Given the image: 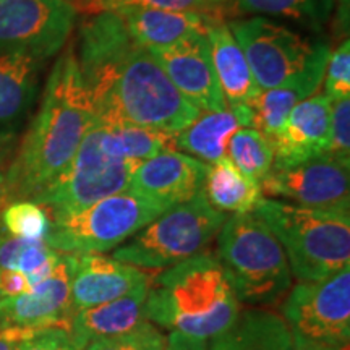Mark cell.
<instances>
[{"label": "cell", "mask_w": 350, "mask_h": 350, "mask_svg": "<svg viewBox=\"0 0 350 350\" xmlns=\"http://www.w3.org/2000/svg\"><path fill=\"white\" fill-rule=\"evenodd\" d=\"M203 193L216 211L232 216L253 213L262 198L260 183L240 172L229 157L208 164Z\"/></svg>", "instance_id": "cell-25"}, {"label": "cell", "mask_w": 350, "mask_h": 350, "mask_svg": "<svg viewBox=\"0 0 350 350\" xmlns=\"http://www.w3.org/2000/svg\"><path fill=\"white\" fill-rule=\"evenodd\" d=\"M38 329H26L20 326H3L0 327V350H16L21 340L31 336Z\"/></svg>", "instance_id": "cell-37"}, {"label": "cell", "mask_w": 350, "mask_h": 350, "mask_svg": "<svg viewBox=\"0 0 350 350\" xmlns=\"http://www.w3.org/2000/svg\"><path fill=\"white\" fill-rule=\"evenodd\" d=\"M93 120V98L70 47L52 67L39 111L8 165L0 206L36 200L72 163Z\"/></svg>", "instance_id": "cell-1"}, {"label": "cell", "mask_w": 350, "mask_h": 350, "mask_svg": "<svg viewBox=\"0 0 350 350\" xmlns=\"http://www.w3.org/2000/svg\"><path fill=\"white\" fill-rule=\"evenodd\" d=\"M227 219L203 191L174 204L122 243L112 258L142 269H165L196 255L216 237Z\"/></svg>", "instance_id": "cell-6"}, {"label": "cell", "mask_w": 350, "mask_h": 350, "mask_svg": "<svg viewBox=\"0 0 350 350\" xmlns=\"http://www.w3.org/2000/svg\"><path fill=\"white\" fill-rule=\"evenodd\" d=\"M72 255L62 253L59 266L44 281L25 294L0 300V327L20 326L26 329L60 327L68 331L73 317L70 299Z\"/></svg>", "instance_id": "cell-14"}, {"label": "cell", "mask_w": 350, "mask_h": 350, "mask_svg": "<svg viewBox=\"0 0 350 350\" xmlns=\"http://www.w3.org/2000/svg\"><path fill=\"white\" fill-rule=\"evenodd\" d=\"M124 20L131 39L144 47L156 51L175 46L195 34L204 33L206 16L196 13L167 12L146 7L116 8Z\"/></svg>", "instance_id": "cell-22"}, {"label": "cell", "mask_w": 350, "mask_h": 350, "mask_svg": "<svg viewBox=\"0 0 350 350\" xmlns=\"http://www.w3.org/2000/svg\"><path fill=\"white\" fill-rule=\"evenodd\" d=\"M0 227L10 237L41 240L51 227L47 209L31 200H16L3 204L0 211Z\"/></svg>", "instance_id": "cell-31"}, {"label": "cell", "mask_w": 350, "mask_h": 350, "mask_svg": "<svg viewBox=\"0 0 350 350\" xmlns=\"http://www.w3.org/2000/svg\"><path fill=\"white\" fill-rule=\"evenodd\" d=\"M137 42L116 10L88 12L78 31V67L85 80L94 109L106 98L109 88L116 80L122 64L125 62Z\"/></svg>", "instance_id": "cell-13"}, {"label": "cell", "mask_w": 350, "mask_h": 350, "mask_svg": "<svg viewBox=\"0 0 350 350\" xmlns=\"http://www.w3.org/2000/svg\"><path fill=\"white\" fill-rule=\"evenodd\" d=\"M77 15L72 0H0V55L46 62L68 42Z\"/></svg>", "instance_id": "cell-11"}, {"label": "cell", "mask_w": 350, "mask_h": 350, "mask_svg": "<svg viewBox=\"0 0 350 350\" xmlns=\"http://www.w3.org/2000/svg\"><path fill=\"white\" fill-rule=\"evenodd\" d=\"M13 143H15V138L0 139V187H2L3 178H5V174H7V169L13 159V156H12Z\"/></svg>", "instance_id": "cell-39"}, {"label": "cell", "mask_w": 350, "mask_h": 350, "mask_svg": "<svg viewBox=\"0 0 350 350\" xmlns=\"http://www.w3.org/2000/svg\"><path fill=\"white\" fill-rule=\"evenodd\" d=\"M96 120L100 129V146L117 159L138 164L157 152L175 150V135L125 122Z\"/></svg>", "instance_id": "cell-27"}, {"label": "cell", "mask_w": 350, "mask_h": 350, "mask_svg": "<svg viewBox=\"0 0 350 350\" xmlns=\"http://www.w3.org/2000/svg\"><path fill=\"white\" fill-rule=\"evenodd\" d=\"M151 52L183 98L200 112L227 109L213 67L206 34H195L175 46Z\"/></svg>", "instance_id": "cell-15"}, {"label": "cell", "mask_w": 350, "mask_h": 350, "mask_svg": "<svg viewBox=\"0 0 350 350\" xmlns=\"http://www.w3.org/2000/svg\"><path fill=\"white\" fill-rule=\"evenodd\" d=\"M204 34L227 107L237 116L242 126H250V107L261 91L256 86L242 47L235 41L224 18L206 16Z\"/></svg>", "instance_id": "cell-18"}, {"label": "cell", "mask_w": 350, "mask_h": 350, "mask_svg": "<svg viewBox=\"0 0 350 350\" xmlns=\"http://www.w3.org/2000/svg\"><path fill=\"white\" fill-rule=\"evenodd\" d=\"M336 0H224L229 20L239 15L295 21L319 29L331 18Z\"/></svg>", "instance_id": "cell-28"}, {"label": "cell", "mask_w": 350, "mask_h": 350, "mask_svg": "<svg viewBox=\"0 0 350 350\" xmlns=\"http://www.w3.org/2000/svg\"><path fill=\"white\" fill-rule=\"evenodd\" d=\"M86 2L90 3V5H88V12L93 10V8H94V3H96V0H86ZM73 3H75V0H73Z\"/></svg>", "instance_id": "cell-41"}, {"label": "cell", "mask_w": 350, "mask_h": 350, "mask_svg": "<svg viewBox=\"0 0 350 350\" xmlns=\"http://www.w3.org/2000/svg\"><path fill=\"white\" fill-rule=\"evenodd\" d=\"M216 256L239 301L269 305L292 287L282 245L255 214H234L217 232Z\"/></svg>", "instance_id": "cell-5"}, {"label": "cell", "mask_w": 350, "mask_h": 350, "mask_svg": "<svg viewBox=\"0 0 350 350\" xmlns=\"http://www.w3.org/2000/svg\"><path fill=\"white\" fill-rule=\"evenodd\" d=\"M62 253L54 250L46 239L31 240L0 235V269L18 271L28 275L33 286L44 281L59 266Z\"/></svg>", "instance_id": "cell-29"}, {"label": "cell", "mask_w": 350, "mask_h": 350, "mask_svg": "<svg viewBox=\"0 0 350 350\" xmlns=\"http://www.w3.org/2000/svg\"><path fill=\"white\" fill-rule=\"evenodd\" d=\"M260 91L278 88L295 77L312 59L319 42L266 16L227 20Z\"/></svg>", "instance_id": "cell-10"}, {"label": "cell", "mask_w": 350, "mask_h": 350, "mask_svg": "<svg viewBox=\"0 0 350 350\" xmlns=\"http://www.w3.org/2000/svg\"><path fill=\"white\" fill-rule=\"evenodd\" d=\"M164 350H208V342L187 338V336L177 334V332H169V336L165 338Z\"/></svg>", "instance_id": "cell-38"}, {"label": "cell", "mask_w": 350, "mask_h": 350, "mask_svg": "<svg viewBox=\"0 0 350 350\" xmlns=\"http://www.w3.org/2000/svg\"><path fill=\"white\" fill-rule=\"evenodd\" d=\"M165 209L167 206L157 201L122 191L78 213L52 216L46 242L67 255L107 253L133 237Z\"/></svg>", "instance_id": "cell-7"}, {"label": "cell", "mask_w": 350, "mask_h": 350, "mask_svg": "<svg viewBox=\"0 0 350 350\" xmlns=\"http://www.w3.org/2000/svg\"><path fill=\"white\" fill-rule=\"evenodd\" d=\"M329 54V46L319 42L312 59L295 77L281 86L261 91L250 107V129L261 131L268 138L278 133L292 109L313 96L321 86Z\"/></svg>", "instance_id": "cell-20"}, {"label": "cell", "mask_w": 350, "mask_h": 350, "mask_svg": "<svg viewBox=\"0 0 350 350\" xmlns=\"http://www.w3.org/2000/svg\"><path fill=\"white\" fill-rule=\"evenodd\" d=\"M208 164L175 150L157 152L133 169L129 193L164 206L185 203L203 191Z\"/></svg>", "instance_id": "cell-16"}, {"label": "cell", "mask_w": 350, "mask_h": 350, "mask_svg": "<svg viewBox=\"0 0 350 350\" xmlns=\"http://www.w3.org/2000/svg\"><path fill=\"white\" fill-rule=\"evenodd\" d=\"M260 217L282 245L291 273L300 282H317L350 266V213L297 206L265 198Z\"/></svg>", "instance_id": "cell-3"}, {"label": "cell", "mask_w": 350, "mask_h": 350, "mask_svg": "<svg viewBox=\"0 0 350 350\" xmlns=\"http://www.w3.org/2000/svg\"><path fill=\"white\" fill-rule=\"evenodd\" d=\"M0 235H2V227H0Z\"/></svg>", "instance_id": "cell-43"}, {"label": "cell", "mask_w": 350, "mask_h": 350, "mask_svg": "<svg viewBox=\"0 0 350 350\" xmlns=\"http://www.w3.org/2000/svg\"><path fill=\"white\" fill-rule=\"evenodd\" d=\"M200 113L170 81L152 52L138 44L94 109L99 120L125 122L169 135L180 133Z\"/></svg>", "instance_id": "cell-4"}, {"label": "cell", "mask_w": 350, "mask_h": 350, "mask_svg": "<svg viewBox=\"0 0 350 350\" xmlns=\"http://www.w3.org/2000/svg\"><path fill=\"white\" fill-rule=\"evenodd\" d=\"M119 7H146L167 12L196 13L211 18L229 20L224 0H96L93 10H116ZM91 10V12H93Z\"/></svg>", "instance_id": "cell-32"}, {"label": "cell", "mask_w": 350, "mask_h": 350, "mask_svg": "<svg viewBox=\"0 0 350 350\" xmlns=\"http://www.w3.org/2000/svg\"><path fill=\"white\" fill-rule=\"evenodd\" d=\"M72 2H73V0H72Z\"/></svg>", "instance_id": "cell-44"}, {"label": "cell", "mask_w": 350, "mask_h": 350, "mask_svg": "<svg viewBox=\"0 0 350 350\" xmlns=\"http://www.w3.org/2000/svg\"><path fill=\"white\" fill-rule=\"evenodd\" d=\"M239 314L237 295L209 250L154 275L144 301V317L152 325L206 342L229 329Z\"/></svg>", "instance_id": "cell-2"}, {"label": "cell", "mask_w": 350, "mask_h": 350, "mask_svg": "<svg viewBox=\"0 0 350 350\" xmlns=\"http://www.w3.org/2000/svg\"><path fill=\"white\" fill-rule=\"evenodd\" d=\"M42 60L20 54L0 55V139L16 138L38 99Z\"/></svg>", "instance_id": "cell-21"}, {"label": "cell", "mask_w": 350, "mask_h": 350, "mask_svg": "<svg viewBox=\"0 0 350 350\" xmlns=\"http://www.w3.org/2000/svg\"><path fill=\"white\" fill-rule=\"evenodd\" d=\"M57 350H85V345L77 342V340L73 339L72 336H70L67 332V336H65L62 344L59 345V349H57Z\"/></svg>", "instance_id": "cell-40"}, {"label": "cell", "mask_w": 350, "mask_h": 350, "mask_svg": "<svg viewBox=\"0 0 350 350\" xmlns=\"http://www.w3.org/2000/svg\"><path fill=\"white\" fill-rule=\"evenodd\" d=\"M164 347L165 338L163 332L146 319L125 334L91 340L85 350H164Z\"/></svg>", "instance_id": "cell-33"}, {"label": "cell", "mask_w": 350, "mask_h": 350, "mask_svg": "<svg viewBox=\"0 0 350 350\" xmlns=\"http://www.w3.org/2000/svg\"><path fill=\"white\" fill-rule=\"evenodd\" d=\"M138 164L117 159L103 150L99 122L94 117L72 163L33 201L46 208L49 217L78 213L106 196L129 190L131 172Z\"/></svg>", "instance_id": "cell-9"}, {"label": "cell", "mask_w": 350, "mask_h": 350, "mask_svg": "<svg viewBox=\"0 0 350 350\" xmlns=\"http://www.w3.org/2000/svg\"><path fill=\"white\" fill-rule=\"evenodd\" d=\"M68 331L60 327H46V329L34 331L25 340H21L16 350H57L62 344Z\"/></svg>", "instance_id": "cell-36"}, {"label": "cell", "mask_w": 350, "mask_h": 350, "mask_svg": "<svg viewBox=\"0 0 350 350\" xmlns=\"http://www.w3.org/2000/svg\"><path fill=\"white\" fill-rule=\"evenodd\" d=\"M148 288L150 284L120 299L73 313L68 334L86 347V344L94 339L112 338L135 329L143 321H146L144 301H146Z\"/></svg>", "instance_id": "cell-23"}, {"label": "cell", "mask_w": 350, "mask_h": 350, "mask_svg": "<svg viewBox=\"0 0 350 350\" xmlns=\"http://www.w3.org/2000/svg\"><path fill=\"white\" fill-rule=\"evenodd\" d=\"M150 282L151 275L144 269L103 253L72 255L70 299L73 313L120 299Z\"/></svg>", "instance_id": "cell-17"}, {"label": "cell", "mask_w": 350, "mask_h": 350, "mask_svg": "<svg viewBox=\"0 0 350 350\" xmlns=\"http://www.w3.org/2000/svg\"><path fill=\"white\" fill-rule=\"evenodd\" d=\"M327 154L350 164V99L331 103V124Z\"/></svg>", "instance_id": "cell-35"}, {"label": "cell", "mask_w": 350, "mask_h": 350, "mask_svg": "<svg viewBox=\"0 0 350 350\" xmlns=\"http://www.w3.org/2000/svg\"><path fill=\"white\" fill-rule=\"evenodd\" d=\"M325 94L331 100L349 98L350 94V42L344 39L327 59L325 72Z\"/></svg>", "instance_id": "cell-34"}, {"label": "cell", "mask_w": 350, "mask_h": 350, "mask_svg": "<svg viewBox=\"0 0 350 350\" xmlns=\"http://www.w3.org/2000/svg\"><path fill=\"white\" fill-rule=\"evenodd\" d=\"M294 350H349L350 266L317 282H299L282 306Z\"/></svg>", "instance_id": "cell-8"}, {"label": "cell", "mask_w": 350, "mask_h": 350, "mask_svg": "<svg viewBox=\"0 0 350 350\" xmlns=\"http://www.w3.org/2000/svg\"><path fill=\"white\" fill-rule=\"evenodd\" d=\"M208 342V350H294L284 318L266 310L240 313L229 329Z\"/></svg>", "instance_id": "cell-24"}, {"label": "cell", "mask_w": 350, "mask_h": 350, "mask_svg": "<svg viewBox=\"0 0 350 350\" xmlns=\"http://www.w3.org/2000/svg\"><path fill=\"white\" fill-rule=\"evenodd\" d=\"M350 164L321 152L300 163L273 165L261 190L297 206L350 213Z\"/></svg>", "instance_id": "cell-12"}, {"label": "cell", "mask_w": 350, "mask_h": 350, "mask_svg": "<svg viewBox=\"0 0 350 350\" xmlns=\"http://www.w3.org/2000/svg\"><path fill=\"white\" fill-rule=\"evenodd\" d=\"M331 103L326 94L314 93L292 109L282 129L271 137L273 165H288L327 151Z\"/></svg>", "instance_id": "cell-19"}, {"label": "cell", "mask_w": 350, "mask_h": 350, "mask_svg": "<svg viewBox=\"0 0 350 350\" xmlns=\"http://www.w3.org/2000/svg\"><path fill=\"white\" fill-rule=\"evenodd\" d=\"M243 129L229 107L224 111L204 112L187 129L175 135V148L188 152L203 163L211 164L226 157L232 135Z\"/></svg>", "instance_id": "cell-26"}, {"label": "cell", "mask_w": 350, "mask_h": 350, "mask_svg": "<svg viewBox=\"0 0 350 350\" xmlns=\"http://www.w3.org/2000/svg\"><path fill=\"white\" fill-rule=\"evenodd\" d=\"M227 152L232 164L260 185L273 169L274 150L271 139L250 126H243L232 135Z\"/></svg>", "instance_id": "cell-30"}, {"label": "cell", "mask_w": 350, "mask_h": 350, "mask_svg": "<svg viewBox=\"0 0 350 350\" xmlns=\"http://www.w3.org/2000/svg\"><path fill=\"white\" fill-rule=\"evenodd\" d=\"M314 350H332V349H314Z\"/></svg>", "instance_id": "cell-42"}]
</instances>
